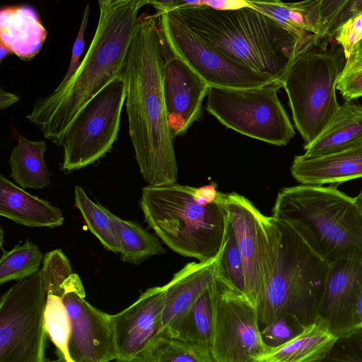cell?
Wrapping results in <instances>:
<instances>
[{
	"label": "cell",
	"instance_id": "cell-41",
	"mask_svg": "<svg viewBox=\"0 0 362 362\" xmlns=\"http://www.w3.org/2000/svg\"><path fill=\"white\" fill-rule=\"evenodd\" d=\"M20 100V98L16 94L4 90L2 88L0 89V109L6 110L10 106Z\"/></svg>",
	"mask_w": 362,
	"mask_h": 362
},
{
	"label": "cell",
	"instance_id": "cell-37",
	"mask_svg": "<svg viewBox=\"0 0 362 362\" xmlns=\"http://www.w3.org/2000/svg\"><path fill=\"white\" fill-rule=\"evenodd\" d=\"M245 6L252 8L272 18L288 28L290 23V9L281 0H240Z\"/></svg>",
	"mask_w": 362,
	"mask_h": 362
},
{
	"label": "cell",
	"instance_id": "cell-8",
	"mask_svg": "<svg viewBox=\"0 0 362 362\" xmlns=\"http://www.w3.org/2000/svg\"><path fill=\"white\" fill-rule=\"evenodd\" d=\"M41 270L47 293L60 296L68 313L71 334L69 354L73 362H108L117 358L110 315L86 300L79 276L60 249L44 256Z\"/></svg>",
	"mask_w": 362,
	"mask_h": 362
},
{
	"label": "cell",
	"instance_id": "cell-31",
	"mask_svg": "<svg viewBox=\"0 0 362 362\" xmlns=\"http://www.w3.org/2000/svg\"><path fill=\"white\" fill-rule=\"evenodd\" d=\"M216 279L233 291L246 296L242 257L234 229L229 220L219 256Z\"/></svg>",
	"mask_w": 362,
	"mask_h": 362
},
{
	"label": "cell",
	"instance_id": "cell-39",
	"mask_svg": "<svg viewBox=\"0 0 362 362\" xmlns=\"http://www.w3.org/2000/svg\"><path fill=\"white\" fill-rule=\"evenodd\" d=\"M225 194L218 192L216 185H209L201 187H196L195 197L197 202L202 204H208L216 202Z\"/></svg>",
	"mask_w": 362,
	"mask_h": 362
},
{
	"label": "cell",
	"instance_id": "cell-42",
	"mask_svg": "<svg viewBox=\"0 0 362 362\" xmlns=\"http://www.w3.org/2000/svg\"><path fill=\"white\" fill-rule=\"evenodd\" d=\"M10 54L11 53L6 47L0 45V62H2V61Z\"/></svg>",
	"mask_w": 362,
	"mask_h": 362
},
{
	"label": "cell",
	"instance_id": "cell-3",
	"mask_svg": "<svg viewBox=\"0 0 362 362\" xmlns=\"http://www.w3.org/2000/svg\"><path fill=\"white\" fill-rule=\"evenodd\" d=\"M168 12L230 58L281 83L292 59L317 39L301 40L272 18L248 6L219 10L197 6Z\"/></svg>",
	"mask_w": 362,
	"mask_h": 362
},
{
	"label": "cell",
	"instance_id": "cell-35",
	"mask_svg": "<svg viewBox=\"0 0 362 362\" xmlns=\"http://www.w3.org/2000/svg\"><path fill=\"white\" fill-rule=\"evenodd\" d=\"M337 89L346 101L362 97V54H351L346 59Z\"/></svg>",
	"mask_w": 362,
	"mask_h": 362
},
{
	"label": "cell",
	"instance_id": "cell-24",
	"mask_svg": "<svg viewBox=\"0 0 362 362\" xmlns=\"http://www.w3.org/2000/svg\"><path fill=\"white\" fill-rule=\"evenodd\" d=\"M336 336L313 324L285 345L263 356L259 362L323 361Z\"/></svg>",
	"mask_w": 362,
	"mask_h": 362
},
{
	"label": "cell",
	"instance_id": "cell-23",
	"mask_svg": "<svg viewBox=\"0 0 362 362\" xmlns=\"http://www.w3.org/2000/svg\"><path fill=\"white\" fill-rule=\"evenodd\" d=\"M46 151L45 140L32 141L19 136L8 158L9 176L14 183L25 189H40L51 185V173L44 158Z\"/></svg>",
	"mask_w": 362,
	"mask_h": 362
},
{
	"label": "cell",
	"instance_id": "cell-9",
	"mask_svg": "<svg viewBox=\"0 0 362 362\" xmlns=\"http://www.w3.org/2000/svg\"><path fill=\"white\" fill-rule=\"evenodd\" d=\"M281 82L252 88L209 86L206 110L222 124L271 144H287L295 135L277 93Z\"/></svg>",
	"mask_w": 362,
	"mask_h": 362
},
{
	"label": "cell",
	"instance_id": "cell-29",
	"mask_svg": "<svg viewBox=\"0 0 362 362\" xmlns=\"http://www.w3.org/2000/svg\"><path fill=\"white\" fill-rule=\"evenodd\" d=\"M0 259V284L12 280L20 281L38 272L44 255L35 243L27 240L9 251L2 249Z\"/></svg>",
	"mask_w": 362,
	"mask_h": 362
},
{
	"label": "cell",
	"instance_id": "cell-43",
	"mask_svg": "<svg viewBox=\"0 0 362 362\" xmlns=\"http://www.w3.org/2000/svg\"><path fill=\"white\" fill-rule=\"evenodd\" d=\"M356 202L360 209L361 214L362 215V190L358 194L356 197H355Z\"/></svg>",
	"mask_w": 362,
	"mask_h": 362
},
{
	"label": "cell",
	"instance_id": "cell-15",
	"mask_svg": "<svg viewBox=\"0 0 362 362\" xmlns=\"http://www.w3.org/2000/svg\"><path fill=\"white\" fill-rule=\"evenodd\" d=\"M315 324L336 337L362 326V260L329 264Z\"/></svg>",
	"mask_w": 362,
	"mask_h": 362
},
{
	"label": "cell",
	"instance_id": "cell-12",
	"mask_svg": "<svg viewBox=\"0 0 362 362\" xmlns=\"http://www.w3.org/2000/svg\"><path fill=\"white\" fill-rule=\"evenodd\" d=\"M224 204L242 257L246 296L257 308L278 257V222L272 216L263 215L248 199L235 192L226 194Z\"/></svg>",
	"mask_w": 362,
	"mask_h": 362
},
{
	"label": "cell",
	"instance_id": "cell-20",
	"mask_svg": "<svg viewBox=\"0 0 362 362\" xmlns=\"http://www.w3.org/2000/svg\"><path fill=\"white\" fill-rule=\"evenodd\" d=\"M47 37V31L33 8L13 6L1 9L0 45L21 59H33Z\"/></svg>",
	"mask_w": 362,
	"mask_h": 362
},
{
	"label": "cell",
	"instance_id": "cell-18",
	"mask_svg": "<svg viewBox=\"0 0 362 362\" xmlns=\"http://www.w3.org/2000/svg\"><path fill=\"white\" fill-rule=\"evenodd\" d=\"M221 251L209 260L186 264L164 286L163 334L180 339L194 303L217 277Z\"/></svg>",
	"mask_w": 362,
	"mask_h": 362
},
{
	"label": "cell",
	"instance_id": "cell-17",
	"mask_svg": "<svg viewBox=\"0 0 362 362\" xmlns=\"http://www.w3.org/2000/svg\"><path fill=\"white\" fill-rule=\"evenodd\" d=\"M209 87L184 60L171 51L170 54L165 52L163 95L169 127L175 138L184 135L200 118Z\"/></svg>",
	"mask_w": 362,
	"mask_h": 362
},
{
	"label": "cell",
	"instance_id": "cell-27",
	"mask_svg": "<svg viewBox=\"0 0 362 362\" xmlns=\"http://www.w3.org/2000/svg\"><path fill=\"white\" fill-rule=\"evenodd\" d=\"M74 199L75 206L81 212L90 231L106 250L120 253L121 247L110 211L93 202L79 185L75 187Z\"/></svg>",
	"mask_w": 362,
	"mask_h": 362
},
{
	"label": "cell",
	"instance_id": "cell-5",
	"mask_svg": "<svg viewBox=\"0 0 362 362\" xmlns=\"http://www.w3.org/2000/svg\"><path fill=\"white\" fill-rule=\"evenodd\" d=\"M195 189L176 182L148 185L141 190L139 206L148 228L171 250L204 262L217 256L225 241L226 194L202 204L196 199Z\"/></svg>",
	"mask_w": 362,
	"mask_h": 362
},
{
	"label": "cell",
	"instance_id": "cell-32",
	"mask_svg": "<svg viewBox=\"0 0 362 362\" xmlns=\"http://www.w3.org/2000/svg\"><path fill=\"white\" fill-rule=\"evenodd\" d=\"M362 13V0H321V31L333 37L337 28L348 19Z\"/></svg>",
	"mask_w": 362,
	"mask_h": 362
},
{
	"label": "cell",
	"instance_id": "cell-14",
	"mask_svg": "<svg viewBox=\"0 0 362 362\" xmlns=\"http://www.w3.org/2000/svg\"><path fill=\"white\" fill-rule=\"evenodd\" d=\"M270 351L261 337L256 307L216 279L210 351L214 362H259Z\"/></svg>",
	"mask_w": 362,
	"mask_h": 362
},
{
	"label": "cell",
	"instance_id": "cell-40",
	"mask_svg": "<svg viewBox=\"0 0 362 362\" xmlns=\"http://www.w3.org/2000/svg\"><path fill=\"white\" fill-rule=\"evenodd\" d=\"M202 6L219 9H234L245 6L240 0H202Z\"/></svg>",
	"mask_w": 362,
	"mask_h": 362
},
{
	"label": "cell",
	"instance_id": "cell-11",
	"mask_svg": "<svg viewBox=\"0 0 362 362\" xmlns=\"http://www.w3.org/2000/svg\"><path fill=\"white\" fill-rule=\"evenodd\" d=\"M125 99L122 73L81 108L62 138V170L69 173L83 169L111 151L118 136Z\"/></svg>",
	"mask_w": 362,
	"mask_h": 362
},
{
	"label": "cell",
	"instance_id": "cell-45",
	"mask_svg": "<svg viewBox=\"0 0 362 362\" xmlns=\"http://www.w3.org/2000/svg\"><path fill=\"white\" fill-rule=\"evenodd\" d=\"M99 4V8H103L108 5L112 0H98Z\"/></svg>",
	"mask_w": 362,
	"mask_h": 362
},
{
	"label": "cell",
	"instance_id": "cell-38",
	"mask_svg": "<svg viewBox=\"0 0 362 362\" xmlns=\"http://www.w3.org/2000/svg\"><path fill=\"white\" fill-rule=\"evenodd\" d=\"M89 13L90 6L89 5H87L83 13V18L81 21L79 30L78 32L77 37L73 45L69 66L66 72V74L64 75L60 83L58 85L57 88H61L65 83H66L73 76V75L76 73L78 66L81 64V57L85 47L84 35L88 24Z\"/></svg>",
	"mask_w": 362,
	"mask_h": 362
},
{
	"label": "cell",
	"instance_id": "cell-26",
	"mask_svg": "<svg viewBox=\"0 0 362 362\" xmlns=\"http://www.w3.org/2000/svg\"><path fill=\"white\" fill-rule=\"evenodd\" d=\"M139 362H214V360L211 354L199 345L160 332Z\"/></svg>",
	"mask_w": 362,
	"mask_h": 362
},
{
	"label": "cell",
	"instance_id": "cell-36",
	"mask_svg": "<svg viewBox=\"0 0 362 362\" xmlns=\"http://www.w3.org/2000/svg\"><path fill=\"white\" fill-rule=\"evenodd\" d=\"M341 45L347 59L356 46L362 40V13L348 19L342 23L333 35Z\"/></svg>",
	"mask_w": 362,
	"mask_h": 362
},
{
	"label": "cell",
	"instance_id": "cell-22",
	"mask_svg": "<svg viewBox=\"0 0 362 362\" xmlns=\"http://www.w3.org/2000/svg\"><path fill=\"white\" fill-rule=\"evenodd\" d=\"M362 144V105L346 101L331 122L311 143L305 144L303 154L317 157Z\"/></svg>",
	"mask_w": 362,
	"mask_h": 362
},
{
	"label": "cell",
	"instance_id": "cell-13",
	"mask_svg": "<svg viewBox=\"0 0 362 362\" xmlns=\"http://www.w3.org/2000/svg\"><path fill=\"white\" fill-rule=\"evenodd\" d=\"M156 13L168 49L184 60L209 86L243 88L279 81L212 47L172 13Z\"/></svg>",
	"mask_w": 362,
	"mask_h": 362
},
{
	"label": "cell",
	"instance_id": "cell-2",
	"mask_svg": "<svg viewBox=\"0 0 362 362\" xmlns=\"http://www.w3.org/2000/svg\"><path fill=\"white\" fill-rule=\"evenodd\" d=\"M144 6V0H112L100 8L94 36L76 73L33 103V115L48 133L62 138L81 108L122 74Z\"/></svg>",
	"mask_w": 362,
	"mask_h": 362
},
{
	"label": "cell",
	"instance_id": "cell-10",
	"mask_svg": "<svg viewBox=\"0 0 362 362\" xmlns=\"http://www.w3.org/2000/svg\"><path fill=\"white\" fill-rule=\"evenodd\" d=\"M47 291L41 269L1 297L0 362H45Z\"/></svg>",
	"mask_w": 362,
	"mask_h": 362
},
{
	"label": "cell",
	"instance_id": "cell-6",
	"mask_svg": "<svg viewBox=\"0 0 362 362\" xmlns=\"http://www.w3.org/2000/svg\"><path fill=\"white\" fill-rule=\"evenodd\" d=\"M276 220L279 231L278 257L257 307L259 326L261 330L281 314L289 313L307 327L315 324L329 264L288 224Z\"/></svg>",
	"mask_w": 362,
	"mask_h": 362
},
{
	"label": "cell",
	"instance_id": "cell-4",
	"mask_svg": "<svg viewBox=\"0 0 362 362\" xmlns=\"http://www.w3.org/2000/svg\"><path fill=\"white\" fill-rule=\"evenodd\" d=\"M272 216L288 224L329 264L362 260V215L355 198L338 190L337 185L283 188Z\"/></svg>",
	"mask_w": 362,
	"mask_h": 362
},
{
	"label": "cell",
	"instance_id": "cell-7",
	"mask_svg": "<svg viewBox=\"0 0 362 362\" xmlns=\"http://www.w3.org/2000/svg\"><path fill=\"white\" fill-rule=\"evenodd\" d=\"M346 62L333 37L318 38L292 59L283 78L296 127L311 143L336 115L335 90Z\"/></svg>",
	"mask_w": 362,
	"mask_h": 362
},
{
	"label": "cell",
	"instance_id": "cell-16",
	"mask_svg": "<svg viewBox=\"0 0 362 362\" xmlns=\"http://www.w3.org/2000/svg\"><path fill=\"white\" fill-rule=\"evenodd\" d=\"M165 288L146 290L129 307L110 315L117 358L120 362H139L163 329Z\"/></svg>",
	"mask_w": 362,
	"mask_h": 362
},
{
	"label": "cell",
	"instance_id": "cell-1",
	"mask_svg": "<svg viewBox=\"0 0 362 362\" xmlns=\"http://www.w3.org/2000/svg\"><path fill=\"white\" fill-rule=\"evenodd\" d=\"M165 45L157 13L140 15L123 71L124 105L135 158L149 185L176 182L178 176L163 95Z\"/></svg>",
	"mask_w": 362,
	"mask_h": 362
},
{
	"label": "cell",
	"instance_id": "cell-25",
	"mask_svg": "<svg viewBox=\"0 0 362 362\" xmlns=\"http://www.w3.org/2000/svg\"><path fill=\"white\" fill-rule=\"evenodd\" d=\"M121 247L123 262L139 264L147 259L165 253L159 238L137 222L124 220L109 211Z\"/></svg>",
	"mask_w": 362,
	"mask_h": 362
},
{
	"label": "cell",
	"instance_id": "cell-19",
	"mask_svg": "<svg viewBox=\"0 0 362 362\" xmlns=\"http://www.w3.org/2000/svg\"><path fill=\"white\" fill-rule=\"evenodd\" d=\"M291 172L303 185L341 184L362 177V144L317 157L296 156Z\"/></svg>",
	"mask_w": 362,
	"mask_h": 362
},
{
	"label": "cell",
	"instance_id": "cell-44",
	"mask_svg": "<svg viewBox=\"0 0 362 362\" xmlns=\"http://www.w3.org/2000/svg\"><path fill=\"white\" fill-rule=\"evenodd\" d=\"M362 54V40L356 46L352 54Z\"/></svg>",
	"mask_w": 362,
	"mask_h": 362
},
{
	"label": "cell",
	"instance_id": "cell-21",
	"mask_svg": "<svg viewBox=\"0 0 362 362\" xmlns=\"http://www.w3.org/2000/svg\"><path fill=\"white\" fill-rule=\"evenodd\" d=\"M0 216L32 228L59 227L64 223L61 209L28 193L0 175Z\"/></svg>",
	"mask_w": 362,
	"mask_h": 362
},
{
	"label": "cell",
	"instance_id": "cell-34",
	"mask_svg": "<svg viewBox=\"0 0 362 362\" xmlns=\"http://www.w3.org/2000/svg\"><path fill=\"white\" fill-rule=\"evenodd\" d=\"M323 361L362 362V326L337 336Z\"/></svg>",
	"mask_w": 362,
	"mask_h": 362
},
{
	"label": "cell",
	"instance_id": "cell-30",
	"mask_svg": "<svg viewBox=\"0 0 362 362\" xmlns=\"http://www.w3.org/2000/svg\"><path fill=\"white\" fill-rule=\"evenodd\" d=\"M44 317L47 334L57 348L59 360L73 362L69 349L71 325L60 296L47 293Z\"/></svg>",
	"mask_w": 362,
	"mask_h": 362
},
{
	"label": "cell",
	"instance_id": "cell-33",
	"mask_svg": "<svg viewBox=\"0 0 362 362\" xmlns=\"http://www.w3.org/2000/svg\"><path fill=\"white\" fill-rule=\"evenodd\" d=\"M305 328L295 315L284 313L273 320L260 332L263 342L272 351L299 336Z\"/></svg>",
	"mask_w": 362,
	"mask_h": 362
},
{
	"label": "cell",
	"instance_id": "cell-28",
	"mask_svg": "<svg viewBox=\"0 0 362 362\" xmlns=\"http://www.w3.org/2000/svg\"><path fill=\"white\" fill-rule=\"evenodd\" d=\"M216 279L194 303L181 339L195 343L210 353L214 320Z\"/></svg>",
	"mask_w": 362,
	"mask_h": 362
}]
</instances>
